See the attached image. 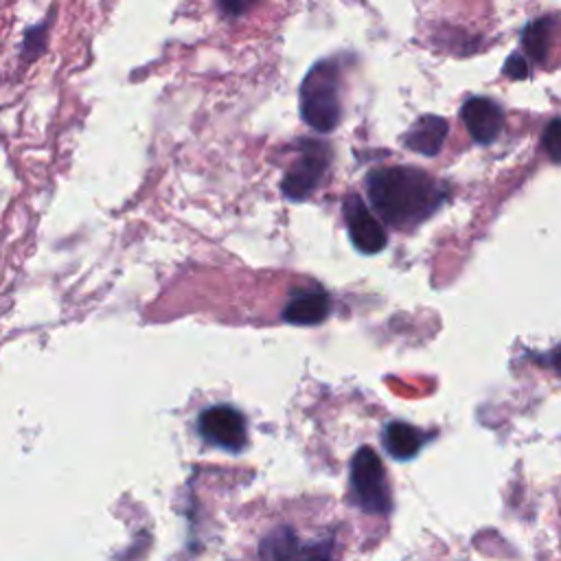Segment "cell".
Masks as SVG:
<instances>
[{
	"label": "cell",
	"mask_w": 561,
	"mask_h": 561,
	"mask_svg": "<svg viewBox=\"0 0 561 561\" xmlns=\"http://www.w3.org/2000/svg\"><path fill=\"white\" fill-rule=\"evenodd\" d=\"M331 313V300L322 289H300L291 294L280 311V318L289 324L311 327L327 320Z\"/></svg>",
	"instance_id": "cell-8"
},
{
	"label": "cell",
	"mask_w": 561,
	"mask_h": 561,
	"mask_svg": "<svg viewBox=\"0 0 561 561\" xmlns=\"http://www.w3.org/2000/svg\"><path fill=\"white\" fill-rule=\"evenodd\" d=\"M300 116L320 134L337 127L342 116L340 105V70L331 59L318 61L300 83Z\"/></svg>",
	"instance_id": "cell-2"
},
{
	"label": "cell",
	"mask_w": 561,
	"mask_h": 561,
	"mask_svg": "<svg viewBox=\"0 0 561 561\" xmlns=\"http://www.w3.org/2000/svg\"><path fill=\"white\" fill-rule=\"evenodd\" d=\"M447 131H449V125L443 116L425 114V116L416 118L412 123V127L405 131L403 145L414 153H421L425 158H434V156L440 153L443 142L447 138Z\"/></svg>",
	"instance_id": "cell-9"
},
{
	"label": "cell",
	"mask_w": 561,
	"mask_h": 561,
	"mask_svg": "<svg viewBox=\"0 0 561 561\" xmlns=\"http://www.w3.org/2000/svg\"><path fill=\"white\" fill-rule=\"evenodd\" d=\"M342 213L348 228V237L359 252L377 254L386 248L388 234L359 195H348L342 204Z\"/></svg>",
	"instance_id": "cell-6"
},
{
	"label": "cell",
	"mask_w": 561,
	"mask_h": 561,
	"mask_svg": "<svg viewBox=\"0 0 561 561\" xmlns=\"http://www.w3.org/2000/svg\"><path fill=\"white\" fill-rule=\"evenodd\" d=\"M259 552H261V557H267V559H285V557H298V554L305 557L302 543L298 541L296 533L287 526H280L274 533H270L261 541Z\"/></svg>",
	"instance_id": "cell-12"
},
{
	"label": "cell",
	"mask_w": 561,
	"mask_h": 561,
	"mask_svg": "<svg viewBox=\"0 0 561 561\" xmlns=\"http://www.w3.org/2000/svg\"><path fill=\"white\" fill-rule=\"evenodd\" d=\"M351 500L368 515H388L392 497L386 469L373 447H359L351 458Z\"/></svg>",
	"instance_id": "cell-3"
},
{
	"label": "cell",
	"mask_w": 561,
	"mask_h": 561,
	"mask_svg": "<svg viewBox=\"0 0 561 561\" xmlns=\"http://www.w3.org/2000/svg\"><path fill=\"white\" fill-rule=\"evenodd\" d=\"M46 35H48V20L35 24L33 28H28L24 33V42H22V50H20V59L24 64L35 61L46 50Z\"/></svg>",
	"instance_id": "cell-13"
},
{
	"label": "cell",
	"mask_w": 561,
	"mask_h": 561,
	"mask_svg": "<svg viewBox=\"0 0 561 561\" xmlns=\"http://www.w3.org/2000/svg\"><path fill=\"white\" fill-rule=\"evenodd\" d=\"M541 140H543V149L548 151V158L552 162H559V140H561V123H559V118H552L548 123V127L543 129Z\"/></svg>",
	"instance_id": "cell-14"
},
{
	"label": "cell",
	"mask_w": 561,
	"mask_h": 561,
	"mask_svg": "<svg viewBox=\"0 0 561 561\" xmlns=\"http://www.w3.org/2000/svg\"><path fill=\"white\" fill-rule=\"evenodd\" d=\"M329 164H331L329 145L311 138H302L298 142V156L294 158L291 167L287 169L280 182V191L285 193V197L294 202L307 199L324 180Z\"/></svg>",
	"instance_id": "cell-4"
},
{
	"label": "cell",
	"mask_w": 561,
	"mask_h": 561,
	"mask_svg": "<svg viewBox=\"0 0 561 561\" xmlns=\"http://www.w3.org/2000/svg\"><path fill=\"white\" fill-rule=\"evenodd\" d=\"M197 432L206 443L230 454H239L245 447L248 438L243 414L224 403L210 405L199 414Z\"/></svg>",
	"instance_id": "cell-5"
},
{
	"label": "cell",
	"mask_w": 561,
	"mask_h": 561,
	"mask_svg": "<svg viewBox=\"0 0 561 561\" xmlns=\"http://www.w3.org/2000/svg\"><path fill=\"white\" fill-rule=\"evenodd\" d=\"M504 75H508L511 79H526V77L530 75L526 59H524L519 53L511 55V57L506 59V64H504Z\"/></svg>",
	"instance_id": "cell-15"
},
{
	"label": "cell",
	"mask_w": 561,
	"mask_h": 561,
	"mask_svg": "<svg viewBox=\"0 0 561 561\" xmlns=\"http://www.w3.org/2000/svg\"><path fill=\"white\" fill-rule=\"evenodd\" d=\"M366 188L373 210L397 230L425 221L445 202L440 184L427 171L408 164L370 171Z\"/></svg>",
	"instance_id": "cell-1"
},
{
	"label": "cell",
	"mask_w": 561,
	"mask_h": 561,
	"mask_svg": "<svg viewBox=\"0 0 561 561\" xmlns=\"http://www.w3.org/2000/svg\"><path fill=\"white\" fill-rule=\"evenodd\" d=\"M552 35H554V18L552 15L537 18L522 31V48L533 61L543 64L552 48Z\"/></svg>",
	"instance_id": "cell-11"
},
{
	"label": "cell",
	"mask_w": 561,
	"mask_h": 561,
	"mask_svg": "<svg viewBox=\"0 0 561 561\" xmlns=\"http://www.w3.org/2000/svg\"><path fill=\"white\" fill-rule=\"evenodd\" d=\"M460 116H462V123H465L469 136L478 145H491L504 127L502 107L493 99H486V96L467 99L460 110Z\"/></svg>",
	"instance_id": "cell-7"
},
{
	"label": "cell",
	"mask_w": 561,
	"mask_h": 561,
	"mask_svg": "<svg viewBox=\"0 0 561 561\" xmlns=\"http://www.w3.org/2000/svg\"><path fill=\"white\" fill-rule=\"evenodd\" d=\"M425 434L405 421H390L383 427V447L394 460L414 458L425 445Z\"/></svg>",
	"instance_id": "cell-10"
},
{
	"label": "cell",
	"mask_w": 561,
	"mask_h": 561,
	"mask_svg": "<svg viewBox=\"0 0 561 561\" xmlns=\"http://www.w3.org/2000/svg\"><path fill=\"white\" fill-rule=\"evenodd\" d=\"M259 0H217L219 9L226 15H243L245 11H250Z\"/></svg>",
	"instance_id": "cell-16"
}]
</instances>
